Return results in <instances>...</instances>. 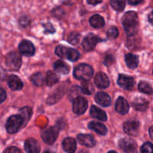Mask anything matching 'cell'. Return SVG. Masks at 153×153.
I'll return each mask as SVG.
<instances>
[{
    "mask_svg": "<svg viewBox=\"0 0 153 153\" xmlns=\"http://www.w3.org/2000/svg\"><path fill=\"white\" fill-rule=\"evenodd\" d=\"M123 25L128 35L134 34L138 25L137 13L134 11L126 12L123 17Z\"/></svg>",
    "mask_w": 153,
    "mask_h": 153,
    "instance_id": "obj_1",
    "label": "cell"
},
{
    "mask_svg": "<svg viewBox=\"0 0 153 153\" xmlns=\"http://www.w3.org/2000/svg\"><path fill=\"white\" fill-rule=\"evenodd\" d=\"M93 74H94L93 68L86 64H81L76 66L73 72L74 77L82 81L89 80L92 78Z\"/></svg>",
    "mask_w": 153,
    "mask_h": 153,
    "instance_id": "obj_2",
    "label": "cell"
},
{
    "mask_svg": "<svg viewBox=\"0 0 153 153\" xmlns=\"http://www.w3.org/2000/svg\"><path fill=\"white\" fill-rule=\"evenodd\" d=\"M55 54L60 58H67L71 61H77L80 57V53L77 50L61 45L57 46L55 49Z\"/></svg>",
    "mask_w": 153,
    "mask_h": 153,
    "instance_id": "obj_3",
    "label": "cell"
},
{
    "mask_svg": "<svg viewBox=\"0 0 153 153\" xmlns=\"http://www.w3.org/2000/svg\"><path fill=\"white\" fill-rule=\"evenodd\" d=\"M23 122H22V119L20 116L19 115H13V116L10 117L6 123V130L10 134H14V133L17 132L20 127L22 126Z\"/></svg>",
    "mask_w": 153,
    "mask_h": 153,
    "instance_id": "obj_4",
    "label": "cell"
},
{
    "mask_svg": "<svg viewBox=\"0 0 153 153\" xmlns=\"http://www.w3.org/2000/svg\"><path fill=\"white\" fill-rule=\"evenodd\" d=\"M6 64L8 69L12 71H17L22 64V58L20 55L16 52H12L7 55Z\"/></svg>",
    "mask_w": 153,
    "mask_h": 153,
    "instance_id": "obj_5",
    "label": "cell"
},
{
    "mask_svg": "<svg viewBox=\"0 0 153 153\" xmlns=\"http://www.w3.org/2000/svg\"><path fill=\"white\" fill-rule=\"evenodd\" d=\"M58 136V127H49L43 130L41 133V137L43 141L47 144H53Z\"/></svg>",
    "mask_w": 153,
    "mask_h": 153,
    "instance_id": "obj_6",
    "label": "cell"
},
{
    "mask_svg": "<svg viewBox=\"0 0 153 153\" xmlns=\"http://www.w3.org/2000/svg\"><path fill=\"white\" fill-rule=\"evenodd\" d=\"M100 41H101V39H100V37H97L96 34L91 33L84 38L82 41V46L85 51L91 52L95 49L96 46Z\"/></svg>",
    "mask_w": 153,
    "mask_h": 153,
    "instance_id": "obj_7",
    "label": "cell"
},
{
    "mask_svg": "<svg viewBox=\"0 0 153 153\" xmlns=\"http://www.w3.org/2000/svg\"><path fill=\"white\" fill-rule=\"evenodd\" d=\"M88 101L82 97H77L73 100V111L78 115H82L88 108Z\"/></svg>",
    "mask_w": 153,
    "mask_h": 153,
    "instance_id": "obj_8",
    "label": "cell"
},
{
    "mask_svg": "<svg viewBox=\"0 0 153 153\" xmlns=\"http://www.w3.org/2000/svg\"><path fill=\"white\" fill-rule=\"evenodd\" d=\"M140 129V123L138 121L131 120L126 122L123 125V130L129 135L135 136L138 134Z\"/></svg>",
    "mask_w": 153,
    "mask_h": 153,
    "instance_id": "obj_9",
    "label": "cell"
},
{
    "mask_svg": "<svg viewBox=\"0 0 153 153\" xmlns=\"http://www.w3.org/2000/svg\"><path fill=\"white\" fill-rule=\"evenodd\" d=\"M119 146L125 152H134L137 149V143L132 139L126 137L120 140Z\"/></svg>",
    "mask_w": 153,
    "mask_h": 153,
    "instance_id": "obj_10",
    "label": "cell"
},
{
    "mask_svg": "<svg viewBox=\"0 0 153 153\" xmlns=\"http://www.w3.org/2000/svg\"><path fill=\"white\" fill-rule=\"evenodd\" d=\"M19 50L22 55L28 57H31L34 55V52H35V49H34L33 43L29 40H22L19 43Z\"/></svg>",
    "mask_w": 153,
    "mask_h": 153,
    "instance_id": "obj_11",
    "label": "cell"
},
{
    "mask_svg": "<svg viewBox=\"0 0 153 153\" xmlns=\"http://www.w3.org/2000/svg\"><path fill=\"white\" fill-rule=\"evenodd\" d=\"M117 83L122 88L126 90H131L134 85V78L126 75H120Z\"/></svg>",
    "mask_w": 153,
    "mask_h": 153,
    "instance_id": "obj_12",
    "label": "cell"
},
{
    "mask_svg": "<svg viewBox=\"0 0 153 153\" xmlns=\"http://www.w3.org/2000/svg\"><path fill=\"white\" fill-rule=\"evenodd\" d=\"M94 82L97 88H101V89L108 88L109 85H110V82H109L108 76L102 72L97 73V76L94 78Z\"/></svg>",
    "mask_w": 153,
    "mask_h": 153,
    "instance_id": "obj_13",
    "label": "cell"
},
{
    "mask_svg": "<svg viewBox=\"0 0 153 153\" xmlns=\"http://www.w3.org/2000/svg\"><path fill=\"white\" fill-rule=\"evenodd\" d=\"M115 109L120 114H126L129 110V105L125 98L120 97L115 103Z\"/></svg>",
    "mask_w": 153,
    "mask_h": 153,
    "instance_id": "obj_14",
    "label": "cell"
},
{
    "mask_svg": "<svg viewBox=\"0 0 153 153\" xmlns=\"http://www.w3.org/2000/svg\"><path fill=\"white\" fill-rule=\"evenodd\" d=\"M25 150L28 153H38L40 152V146L35 139H27L25 143Z\"/></svg>",
    "mask_w": 153,
    "mask_h": 153,
    "instance_id": "obj_15",
    "label": "cell"
},
{
    "mask_svg": "<svg viewBox=\"0 0 153 153\" xmlns=\"http://www.w3.org/2000/svg\"><path fill=\"white\" fill-rule=\"evenodd\" d=\"M78 140L79 143L86 147L92 148L96 145V140L92 135L86 134H80L78 135Z\"/></svg>",
    "mask_w": 153,
    "mask_h": 153,
    "instance_id": "obj_16",
    "label": "cell"
},
{
    "mask_svg": "<svg viewBox=\"0 0 153 153\" xmlns=\"http://www.w3.org/2000/svg\"><path fill=\"white\" fill-rule=\"evenodd\" d=\"M95 100L100 105L103 107H108L111 104V99L110 96L104 92H99L96 94Z\"/></svg>",
    "mask_w": 153,
    "mask_h": 153,
    "instance_id": "obj_17",
    "label": "cell"
},
{
    "mask_svg": "<svg viewBox=\"0 0 153 153\" xmlns=\"http://www.w3.org/2000/svg\"><path fill=\"white\" fill-rule=\"evenodd\" d=\"M7 85L9 88L13 91H19L23 87V83L21 79L15 75H11L7 79Z\"/></svg>",
    "mask_w": 153,
    "mask_h": 153,
    "instance_id": "obj_18",
    "label": "cell"
},
{
    "mask_svg": "<svg viewBox=\"0 0 153 153\" xmlns=\"http://www.w3.org/2000/svg\"><path fill=\"white\" fill-rule=\"evenodd\" d=\"M63 149L65 152L73 153L76 150V141L73 137H66L62 142Z\"/></svg>",
    "mask_w": 153,
    "mask_h": 153,
    "instance_id": "obj_19",
    "label": "cell"
},
{
    "mask_svg": "<svg viewBox=\"0 0 153 153\" xmlns=\"http://www.w3.org/2000/svg\"><path fill=\"white\" fill-rule=\"evenodd\" d=\"M90 114L92 117L96 118V119H98L101 121L107 120V114L105 112L95 105H93L91 107Z\"/></svg>",
    "mask_w": 153,
    "mask_h": 153,
    "instance_id": "obj_20",
    "label": "cell"
},
{
    "mask_svg": "<svg viewBox=\"0 0 153 153\" xmlns=\"http://www.w3.org/2000/svg\"><path fill=\"white\" fill-rule=\"evenodd\" d=\"M88 128L90 129L93 130V131H96L98 134H101V135H105L107 134V128L105 125L102 123H100L98 122H91L88 125Z\"/></svg>",
    "mask_w": 153,
    "mask_h": 153,
    "instance_id": "obj_21",
    "label": "cell"
},
{
    "mask_svg": "<svg viewBox=\"0 0 153 153\" xmlns=\"http://www.w3.org/2000/svg\"><path fill=\"white\" fill-rule=\"evenodd\" d=\"M90 24L94 28H100L105 25V20L102 16L99 14H95L90 18Z\"/></svg>",
    "mask_w": 153,
    "mask_h": 153,
    "instance_id": "obj_22",
    "label": "cell"
},
{
    "mask_svg": "<svg viewBox=\"0 0 153 153\" xmlns=\"http://www.w3.org/2000/svg\"><path fill=\"white\" fill-rule=\"evenodd\" d=\"M126 63L127 66L129 67L130 69H135L138 65L139 60L137 55H134V54L128 53L126 55Z\"/></svg>",
    "mask_w": 153,
    "mask_h": 153,
    "instance_id": "obj_23",
    "label": "cell"
},
{
    "mask_svg": "<svg viewBox=\"0 0 153 153\" xmlns=\"http://www.w3.org/2000/svg\"><path fill=\"white\" fill-rule=\"evenodd\" d=\"M133 105L134 108L140 111H144L147 109L149 102L143 98H137L133 102Z\"/></svg>",
    "mask_w": 153,
    "mask_h": 153,
    "instance_id": "obj_24",
    "label": "cell"
},
{
    "mask_svg": "<svg viewBox=\"0 0 153 153\" xmlns=\"http://www.w3.org/2000/svg\"><path fill=\"white\" fill-rule=\"evenodd\" d=\"M58 81H59V76L56 73L52 71H48L46 73L45 82L48 86H53L58 83Z\"/></svg>",
    "mask_w": 153,
    "mask_h": 153,
    "instance_id": "obj_25",
    "label": "cell"
},
{
    "mask_svg": "<svg viewBox=\"0 0 153 153\" xmlns=\"http://www.w3.org/2000/svg\"><path fill=\"white\" fill-rule=\"evenodd\" d=\"M54 69L61 74H67L70 72V67L66 63L62 61H58L54 64Z\"/></svg>",
    "mask_w": 153,
    "mask_h": 153,
    "instance_id": "obj_26",
    "label": "cell"
},
{
    "mask_svg": "<svg viewBox=\"0 0 153 153\" xmlns=\"http://www.w3.org/2000/svg\"><path fill=\"white\" fill-rule=\"evenodd\" d=\"M31 114H32V109H31V108L28 107V106L22 108L19 110V116L22 117L24 125H25L30 120L31 117Z\"/></svg>",
    "mask_w": 153,
    "mask_h": 153,
    "instance_id": "obj_27",
    "label": "cell"
},
{
    "mask_svg": "<svg viewBox=\"0 0 153 153\" xmlns=\"http://www.w3.org/2000/svg\"><path fill=\"white\" fill-rule=\"evenodd\" d=\"M80 89L82 93L85 94H88V95H91L94 91V88L92 83L88 80H85L82 82Z\"/></svg>",
    "mask_w": 153,
    "mask_h": 153,
    "instance_id": "obj_28",
    "label": "cell"
},
{
    "mask_svg": "<svg viewBox=\"0 0 153 153\" xmlns=\"http://www.w3.org/2000/svg\"><path fill=\"white\" fill-rule=\"evenodd\" d=\"M138 90L143 94L151 95L152 94V88L150 84L146 82H140L138 85Z\"/></svg>",
    "mask_w": 153,
    "mask_h": 153,
    "instance_id": "obj_29",
    "label": "cell"
},
{
    "mask_svg": "<svg viewBox=\"0 0 153 153\" xmlns=\"http://www.w3.org/2000/svg\"><path fill=\"white\" fill-rule=\"evenodd\" d=\"M111 7L117 11H122L126 5V0H111Z\"/></svg>",
    "mask_w": 153,
    "mask_h": 153,
    "instance_id": "obj_30",
    "label": "cell"
},
{
    "mask_svg": "<svg viewBox=\"0 0 153 153\" xmlns=\"http://www.w3.org/2000/svg\"><path fill=\"white\" fill-rule=\"evenodd\" d=\"M31 80L32 83L36 86H42L44 82V79L41 73H34L31 78Z\"/></svg>",
    "mask_w": 153,
    "mask_h": 153,
    "instance_id": "obj_31",
    "label": "cell"
},
{
    "mask_svg": "<svg viewBox=\"0 0 153 153\" xmlns=\"http://www.w3.org/2000/svg\"><path fill=\"white\" fill-rule=\"evenodd\" d=\"M80 40V34L78 32H73L69 35L68 41L73 45L78 44Z\"/></svg>",
    "mask_w": 153,
    "mask_h": 153,
    "instance_id": "obj_32",
    "label": "cell"
},
{
    "mask_svg": "<svg viewBox=\"0 0 153 153\" xmlns=\"http://www.w3.org/2000/svg\"><path fill=\"white\" fill-rule=\"evenodd\" d=\"M107 34L109 38L115 39L118 37V35H119V31H118V29L116 27H111L108 29V31Z\"/></svg>",
    "mask_w": 153,
    "mask_h": 153,
    "instance_id": "obj_33",
    "label": "cell"
},
{
    "mask_svg": "<svg viewBox=\"0 0 153 153\" xmlns=\"http://www.w3.org/2000/svg\"><path fill=\"white\" fill-rule=\"evenodd\" d=\"M140 151L143 153H151L152 152V143L146 142L140 148Z\"/></svg>",
    "mask_w": 153,
    "mask_h": 153,
    "instance_id": "obj_34",
    "label": "cell"
},
{
    "mask_svg": "<svg viewBox=\"0 0 153 153\" xmlns=\"http://www.w3.org/2000/svg\"><path fill=\"white\" fill-rule=\"evenodd\" d=\"M82 92L81 91V89L79 88V87H73V89L71 90L70 94V97L71 99H73L74 100L76 97H79V93Z\"/></svg>",
    "mask_w": 153,
    "mask_h": 153,
    "instance_id": "obj_35",
    "label": "cell"
},
{
    "mask_svg": "<svg viewBox=\"0 0 153 153\" xmlns=\"http://www.w3.org/2000/svg\"><path fill=\"white\" fill-rule=\"evenodd\" d=\"M43 26L45 27V33H54L55 31V28H53V25L50 22H47L46 24H44Z\"/></svg>",
    "mask_w": 153,
    "mask_h": 153,
    "instance_id": "obj_36",
    "label": "cell"
},
{
    "mask_svg": "<svg viewBox=\"0 0 153 153\" xmlns=\"http://www.w3.org/2000/svg\"><path fill=\"white\" fill-rule=\"evenodd\" d=\"M6 99V92L2 88H0V104L2 103Z\"/></svg>",
    "mask_w": 153,
    "mask_h": 153,
    "instance_id": "obj_37",
    "label": "cell"
},
{
    "mask_svg": "<svg viewBox=\"0 0 153 153\" xmlns=\"http://www.w3.org/2000/svg\"><path fill=\"white\" fill-rule=\"evenodd\" d=\"M4 152H9V153H16V152H20V149H19L16 147H14V146H12V147H9L7 148V149H6Z\"/></svg>",
    "mask_w": 153,
    "mask_h": 153,
    "instance_id": "obj_38",
    "label": "cell"
},
{
    "mask_svg": "<svg viewBox=\"0 0 153 153\" xmlns=\"http://www.w3.org/2000/svg\"><path fill=\"white\" fill-rule=\"evenodd\" d=\"M113 60L114 58L112 55H107V56L105 58V65H110V64H111V63L113 62Z\"/></svg>",
    "mask_w": 153,
    "mask_h": 153,
    "instance_id": "obj_39",
    "label": "cell"
},
{
    "mask_svg": "<svg viewBox=\"0 0 153 153\" xmlns=\"http://www.w3.org/2000/svg\"><path fill=\"white\" fill-rule=\"evenodd\" d=\"M143 0H128V3L131 5H137L143 2Z\"/></svg>",
    "mask_w": 153,
    "mask_h": 153,
    "instance_id": "obj_40",
    "label": "cell"
},
{
    "mask_svg": "<svg viewBox=\"0 0 153 153\" xmlns=\"http://www.w3.org/2000/svg\"><path fill=\"white\" fill-rule=\"evenodd\" d=\"M88 4H92V5H97L102 1V0H87Z\"/></svg>",
    "mask_w": 153,
    "mask_h": 153,
    "instance_id": "obj_41",
    "label": "cell"
},
{
    "mask_svg": "<svg viewBox=\"0 0 153 153\" xmlns=\"http://www.w3.org/2000/svg\"><path fill=\"white\" fill-rule=\"evenodd\" d=\"M152 127H150V128H149V134H150V137L151 138H152Z\"/></svg>",
    "mask_w": 153,
    "mask_h": 153,
    "instance_id": "obj_42",
    "label": "cell"
},
{
    "mask_svg": "<svg viewBox=\"0 0 153 153\" xmlns=\"http://www.w3.org/2000/svg\"><path fill=\"white\" fill-rule=\"evenodd\" d=\"M152 13H150V14H149V22H150V23H152Z\"/></svg>",
    "mask_w": 153,
    "mask_h": 153,
    "instance_id": "obj_43",
    "label": "cell"
}]
</instances>
